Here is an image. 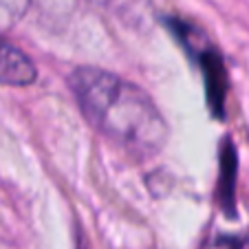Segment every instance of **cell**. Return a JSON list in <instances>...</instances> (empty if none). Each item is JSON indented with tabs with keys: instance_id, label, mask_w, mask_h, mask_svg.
Segmentation results:
<instances>
[{
	"instance_id": "obj_1",
	"label": "cell",
	"mask_w": 249,
	"mask_h": 249,
	"mask_svg": "<svg viewBox=\"0 0 249 249\" xmlns=\"http://www.w3.org/2000/svg\"><path fill=\"white\" fill-rule=\"evenodd\" d=\"M80 110L93 128L137 159L155 157L168 141V124L143 89L95 66L69 77Z\"/></svg>"
},
{
	"instance_id": "obj_2",
	"label": "cell",
	"mask_w": 249,
	"mask_h": 249,
	"mask_svg": "<svg viewBox=\"0 0 249 249\" xmlns=\"http://www.w3.org/2000/svg\"><path fill=\"white\" fill-rule=\"evenodd\" d=\"M168 27L183 42V47L198 60V66H201L203 77H205L210 108L221 117L223 104H225V93H227V75H225V66H223L218 51L212 47V42L205 38V33H201L194 24L183 22L181 18H170Z\"/></svg>"
},
{
	"instance_id": "obj_3",
	"label": "cell",
	"mask_w": 249,
	"mask_h": 249,
	"mask_svg": "<svg viewBox=\"0 0 249 249\" xmlns=\"http://www.w3.org/2000/svg\"><path fill=\"white\" fill-rule=\"evenodd\" d=\"M36 80H38V71L27 57V53L0 38V84L29 86Z\"/></svg>"
},
{
	"instance_id": "obj_4",
	"label": "cell",
	"mask_w": 249,
	"mask_h": 249,
	"mask_svg": "<svg viewBox=\"0 0 249 249\" xmlns=\"http://www.w3.org/2000/svg\"><path fill=\"white\" fill-rule=\"evenodd\" d=\"M31 0H0V33H7L22 20Z\"/></svg>"
},
{
	"instance_id": "obj_5",
	"label": "cell",
	"mask_w": 249,
	"mask_h": 249,
	"mask_svg": "<svg viewBox=\"0 0 249 249\" xmlns=\"http://www.w3.org/2000/svg\"><path fill=\"white\" fill-rule=\"evenodd\" d=\"M97 5H104L106 9H113L122 16H130L132 11L139 14V7H141V0H95Z\"/></svg>"
}]
</instances>
